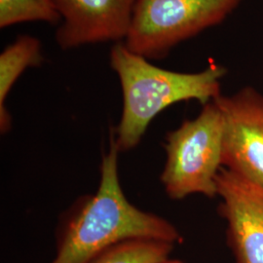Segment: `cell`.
<instances>
[{"label":"cell","instance_id":"1","mask_svg":"<svg viewBox=\"0 0 263 263\" xmlns=\"http://www.w3.org/2000/svg\"><path fill=\"white\" fill-rule=\"evenodd\" d=\"M114 135L101 166L100 185L94 195L80 198L61 220L56 255L50 263H91L108 248L130 239L182 242L169 220L134 206L123 192L118 176Z\"/></svg>","mask_w":263,"mask_h":263},{"label":"cell","instance_id":"2","mask_svg":"<svg viewBox=\"0 0 263 263\" xmlns=\"http://www.w3.org/2000/svg\"><path fill=\"white\" fill-rule=\"evenodd\" d=\"M110 66L122 89L121 119L113 133L120 152L134 149L151 121L172 104L196 100L204 105L216 100L227 72L216 64L194 73L161 68L132 52L123 41L111 48Z\"/></svg>","mask_w":263,"mask_h":263},{"label":"cell","instance_id":"3","mask_svg":"<svg viewBox=\"0 0 263 263\" xmlns=\"http://www.w3.org/2000/svg\"><path fill=\"white\" fill-rule=\"evenodd\" d=\"M223 116L215 101L203 105L194 119H185L166 135V163L160 180L168 197L191 194L217 196L216 176L222 168Z\"/></svg>","mask_w":263,"mask_h":263},{"label":"cell","instance_id":"4","mask_svg":"<svg viewBox=\"0 0 263 263\" xmlns=\"http://www.w3.org/2000/svg\"><path fill=\"white\" fill-rule=\"evenodd\" d=\"M244 0H136L123 41L147 60L169 55L179 43L221 24Z\"/></svg>","mask_w":263,"mask_h":263},{"label":"cell","instance_id":"5","mask_svg":"<svg viewBox=\"0 0 263 263\" xmlns=\"http://www.w3.org/2000/svg\"><path fill=\"white\" fill-rule=\"evenodd\" d=\"M214 101L223 116L222 167L263 187V95L245 87Z\"/></svg>","mask_w":263,"mask_h":263},{"label":"cell","instance_id":"6","mask_svg":"<svg viewBox=\"0 0 263 263\" xmlns=\"http://www.w3.org/2000/svg\"><path fill=\"white\" fill-rule=\"evenodd\" d=\"M216 190L235 263H263V187L222 167Z\"/></svg>","mask_w":263,"mask_h":263},{"label":"cell","instance_id":"7","mask_svg":"<svg viewBox=\"0 0 263 263\" xmlns=\"http://www.w3.org/2000/svg\"><path fill=\"white\" fill-rule=\"evenodd\" d=\"M61 23L56 42L63 50L88 44L122 42L136 0H52Z\"/></svg>","mask_w":263,"mask_h":263},{"label":"cell","instance_id":"8","mask_svg":"<svg viewBox=\"0 0 263 263\" xmlns=\"http://www.w3.org/2000/svg\"><path fill=\"white\" fill-rule=\"evenodd\" d=\"M44 61L41 42L34 36L21 35L0 54V130H11L12 117L6 100L12 87L28 67L39 66Z\"/></svg>","mask_w":263,"mask_h":263},{"label":"cell","instance_id":"9","mask_svg":"<svg viewBox=\"0 0 263 263\" xmlns=\"http://www.w3.org/2000/svg\"><path fill=\"white\" fill-rule=\"evenodd\" d=\"M175 244L155 239H130L105 250L91 263H160L169 259Z\"/></svg>","mask_w":263,"mask_h":263},{"label":"cell","instance_id":"10","mask_svg":"<svg viewBox=\"0 0 263 263\" xmlns=\"http://www.w3.org/2000/svg\"><path fill=\"white\" fill-rule=\"evenodd\" d=\"M30 22L61 23L52 0H0V28Z\"/></svg>","mask_w":263,"mask_h":263},{"label":"cell","instance_id":"11","mask_svg":"<svg viewBox=\"0 0 263 263\" xmlns=\"http://www.w3.org/2000/svg\"><path fill=\"white\" fill-rule=\"evenodd\" d=\"M160 263H183L182 261H180V260H179V259H171V258H169V259H167V260H165V261H163V262H160Z\"/></svg>","mask_w":263,"mask_h":263}]
</instances>
